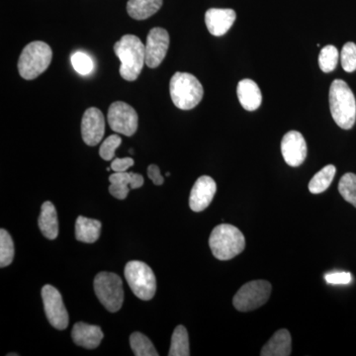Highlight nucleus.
<instances>
[{"instance_id": "nucleus-5", "label": "nucleus", "mask_w": 356, "mask_h": 356, "mask_svg": "<svg viewBox=\"0 0 356 356\" xmlns=\"http://www.w3.org/2000/svg\"><path fill=\"white\" fill-rule=\"evenodd\" d=\"M53 58V51L48 44L35 41L23 49L18 60V72L27 81H32L48 69Z\"/></svg>"}, {"instance_id": "nucleus-37", "label": "nucleus", "mask_w": 356, "mask_h": 356, "mask_svg": "<svg viewBox=\"0 0 356 356\" xmlns=\"http://www.w3.org/2000/svg\"><path fill=\"white\" fill-rule=\"evenodd\" d=\"M165 175H166V177H170V172H166V173H165Z\"/></svg>"}, {"instance_id": "nucleus-17", "label": "nucleus", "mask_w": 356, "mask_h": 356, "mask_svg": "<svg viewBox=\"0 0 356 356\" xmlns=\"http://www.w3.org/2000/svg\"><path fill=\"white\" fill-rule=\"evenodd\" d=\"M238 102L248 111L259 109L262 102V95L259 86L252 79H243L236 88Z\"/></svg>"}, {"instance_id": "nucleus-20", "label": "nucleus", "mask_w": 356, "mask_h": 356, "mask_svg": "<svg viewBox=\"0 0 356 356\" xmlns=\"http://www.w3.org/2000/svg\"><path fill=\"white\" fill-rule=\"evenodd\" d=\"M102 222L79 216L76 222V238L79 242L93 243L99 238Z\"/></svg>"}, {"instance_id": "nucleus-15", "label": "nucleus", "mask_w": 356, "mask_h": 356, "mask_svg": "<svg viewBox=\"0 0 356 356\" xmlns=\"http://www.w3.org/2000/svg\"><path fill=\"white\" fill-rule=\"evenodd\" d=\"M236 18V14L233 9L210 8L205 14V23L210 34L220 37L231 29Z\"/></svg>"}, {"instance_id": "nucleus-3", "label": "nucleus", "mask_w": 356, "mask_h": 356, "mask_svg": "<svg viewBox=\"0 0 356 356\" xmlns=\"http://www.w3.org/2000/svg\"><path fill=\"white\" fill-rule=\"evenodd\" d=\"M209 245L212 254L219 261H229L242 254L245 248V238L242 232L229 224L215 227L211 233Z\"/></svg>"}, {"instance_id": "nucleus-33", "label": "nucleus", "mask_w": 356, "mask_h": 356, "mask_svg": "<svg viewBox=\"0 0 356 356\" xmlns=\"http://www.w3.org/2000/svg\"><path fill=\"white\" fill-rule=\"evenodd\" d=\"M134 165V159L131 158L115 159L111 163V170L114 172H127L131 166Z\"/></svg>"}, {"instance_id": "nucleus-2", "label": "nucleus", "mask_w": 356, "mask_h": 356, "mask_svg": "<svg viewBox=\"0 0 356 356\" xmlns=\"http://www.w3.org/2000/svg\"><path fill=\"white\" fill-rule=\"evenodd\" d=\"M332 118L339 127L350 130L356 121V100L348 84L343 79L332 81L329 93Z\"/></svg>"}, {"instance_id": "nucleus-4", "label": "nucleus", "mask_w": 356, "mask_h": 356, "mask_svg": "<svg viewBox=\"0 0 356 356\" xmlns=\"http://www.w3.org/2000/svg\"><path fill=\"white\" fill-rule=\"evenodd\" d=\"M170 93L173 104L177 108L191 110L202 100L204 89L197 77L193 74L177 72L170 79Z\"/></svg>"}, {"instance_id": "nucleus-35", "label": "nucleus", "mask_w": 356, "mask_h": 356, "mask_svg": "<svg viewBox=\"0 0 356 356\" xmlns=\"http://www.w3.org/2000/svg\"><path fill=\"white\" fill-rule=\"evenodd\" d=\"M147 177L156 185H163L165 182V178L161 175L159 166L156 165H151L147 168Z\"/></svg>"}, {"instance_id": "nucleus-7", "label": "nucleus", "mask_w": 356, "mask_h": 356, "mask_svg": "<svg viewBox=\"0 0 356 356\" xmlns=\"http://www.w3.org/2000/svg\"><path fill=\"white\" fill-rule=\"evenodd\" d=\"M95 291L100 303L107 311L116 313L124 302L123 282L120 276L112 273H100L96 275Z\"/></svg>"}, {"instance_id": "nucleus-36", "label": "nucleus", "mask_w": 356, "mask_h": 356, "mask_svg": "<svg viewBox=\"0 0 356 356\" xmlns=\"http://www.w3.org/2000/svg\"><path fill=\"white\" fill-rule=\"evenodd\" d=\"M8 356H11V355H16V353H8V355H7Z\"/></svg>"}, {"instance_id": "nucleus-27", "label": "nucleus", "mask_w": 356, "mask_h": 356, "mask_svg": "<svg viewBox=\"0 0 356 356\" xmlns=\"http://www.w3.org/2000/svg\"><path fill=\"white\" fill-rule=\"evenodd\" d=\"M339 191L346 202L356 208V175L346 173L339 180Z\"/></svg>"}, {"instance_id": "nucleus-25", "label": "nucleus", "mask_w": 356, "mask_h": 356, "mask_svg": "<svg viewBox=\"0 0 356 356\" xmlns=\"http://www.w3.org/2000/svg\"><path fill=\"white\" fill-rule=\"evenodd\" d=\"M339 60V51L332 44H327L320 51L318 56V65L320 69L325 74L334 72L336 70L337 63Z\"/></svg>"}, {"instance_id": "nucleus-12", "label": "nucleus", "mask_w": 356, "mask_h": 356, "mask_svg": "<svg viewBox=\"0 0 356 356\" xmlns=\"http://www.w3.org/2000/svg\"><path fill=\"white\" fill-rule=\"evenodd\" d=\"M281 153L288 165L297 168L307 158V143L298 131H290L281 140Z\"/></svg>"}, {"instance_id": "nucleus-9", "label": "nucleus", "mask_w": 356, "mask_h": 356, "mask_svg": "<svg viewBox=\"0 0 356 356\" xmlns=\"http://www.w3.org/2000/svg\"><path fill=\"white\" fill-rule=\"evenodd\" d=\"M107 119L110 128L116 133L131 137L137 132L139 117L136 110L127 103H112L109 107Z\"/></svg>"}, {"instance_id": "nucleus-1", "label": "nucleus", "mask_w": 356, "mask_h": 356, "mask_svg": "<svg viewBox=\"0 0 356 356\" xmlns=\"http://www.w3.org/2000/svg\"><path fill=\"white\" fill-rule=\"evenodd\" d=\"M114 51L121 60L122 79L136 81L146 64V46L135 35H125L114 44Z\"/></svg>"}, {"instance_id": "nucleus-18", "label": "nucleus", "mask_w": 356, "mask_h": 356, "mask_svg": "<svg viewBox=\"0 0 356 356\" xmlns=\"http://www.w3.org/2000/svg\"><path fill=\"white\" fill-rule=\"evenodd\" d=\"M291 351V334L286 329H281L262 348L261 355L289 356Z\"/></svg>"}, {"instance_id": "nucleus-21", "label": "nucleus", "mask_w": 356, "mask_h": 356, "mask_svg": "<svg viewBox=\"0 0 356 356\" xmlns=\"http://www.w3.org/2000/svg\"><path fill=\"white\" fill-rule=\"evenodd\" d=\"M163 0H129L127 13L135 20H146L154 15L161 7Z\"/></svg>"}, {"instance_id": "nucleus-13", "label": "nucleus", "mask_w": 356, "mask_h": 356, "mask_svg": "<svg viewBox=\"0 0 356 356\" xmlns=\"http://www.w3.org/2000/svg\"><path fill=\"white\" fill-rule=\"evenodd\" d=\"M104 115L99 109L91 107L84 112L81 120V136L88 146L95 147L99 144L104 137Z\"/></svg>"}, {"instance_id": "nucleus-32", "label": "nucleus", "mask_w": 356, "mask_h": 356, "mask_svg": "<svg viewBox=\"0 0 356 356\" xmlns=\"http://www.w3.org/2000/svg\"><path fill=\"white\" fill-rule=\"evenodd\" d=\"M325 280L329 284H350L353 281V276L350 273H332L325 275Z\"/></svg>"}, {"instance_id": "nucleus-34", "label": "nucleus", "mask_w": 356, "mask_h": 356, "mask_svg": "<svg viewBox=\"0 0 356 356\" xmlns=\"http://www.w3.org/2000/svg\"><path fill=\"white\" fill-rule=\"evenodd\" d=\"M130 187L124 186V185L111 184L109 186V192L113 197L119 199V200H124L127 198Z\"/></svg>"}, {"instance_id": "nucleus-28", "label": "nucleus", "mask_w": 356, "mask_h": 356, "mask_svg": "<svg viewBox=\"0 0 356 356\" xmlns=\"http://www.w3.org/2000/svg\"><path fill=\"white\" fill-rule=\"evenodd\" d=\"M110 184L124 185L131 189H138L144 184V177L135 172H114L109 177Z\"/></svg>"}, {"instance_id": "nucleus-10", "label": "nucleus", "mask_w": 356, "mask_h": 356, "mask_svg": "<svg viewBox=\"0 0 356 356\" xmlns=\"http://www.w3.org/2000/svg\"><path fill=\"white\" fill-rule=\"evenodd\" d=\"M42 299L49 323L60 331L67 329L69 325V314L58 289L51 285H44L42 288Z\"/></svg>"}, {"instance_id": "nucleus-29", "label": "nucleus", "mask_w": 356, "mask_h": 356, "mask_svg": "<svg viewBox=\"0 0 356 356\" xmlns=\"http://www.w3.org/2000/svg\"><path fill=\"white\" fill-rule=\"evenodd\" d=\"M72 65L81 76H88L95 67L92 58L83 51H76L72 56Z\"/></svg>"}, {"instance_id": "nucleus-19", "label": "nucleus", "mask_w": 356, "mask_h": 356, "mask_svg": "<svg viewBox=\"0 0 356 356\" xmlns=\"http://www.w3.org/2000/svg\"><path fill=\"white\" fill-rule=\"evenodd\" d=\"M38 224L44 238H49V240L57 238L58 235L57 210L50 201H46L42 205Z\"/></svg>"}, {"instance_id": "nucleus-6", "label": "nucleus", "mask_w": 356, "mask_h": 356, "mask_svg": "<svg viewBox=\"0 0 356 356\" xmlns=\"http://www.w3.org/2000/svg\"><path fill=\"white\" fill-rule=\"evenodd\" d=\"M125 278L134 294L140 300L153 299L156 291L154 271L145 262L132 261L125 266Z\"/></svg>"}, {"instance_id": "nucleus-11", "label": "nucleus", "mask_w": 356, "mask_h": 356, "mask_svg": "<svg viewBox=\"0 0 356 356\" xmlns=\"http://www.w3.org/2000/svg\"><path fill=\"white\" fill-rule=\"evenodd\" d=\"M170 47V35L163 28H153L149 32L146 44V65L156 69L165 60Z\"/></svg>"}, {"instance_id": "nucleus-30", "label": "nucleus", "mask_w": 356, "mask_h": 356, "mask_svg": "<svg viewBox=\"0 0 356 356\" xmlns=\"http://www.w3.org/2000/svg\"><path fill=\"white\" fill-rule=\"evenodd\" d=\"M341 67L346 72L356 70V44L348 42L343 47L341 53Z\"/></svg>"}, {"instance_id": "nucleus-24", "label": "nucleus", "mask_w": 356, "mask_h": 356, "mask_svg": "<svg viewBox=\"0 0 356 356\" xmlns=\"http://www.w3.org/2000/svg\"><path fill=\"white\" fill-rule=\"evenodd\" d=\"M131 348L136 356H158L153 343L140 332H134L130 337Z\"/></svg>"}, {"instance_id": "nucleus-16", "label": "nucleus", "mask_w": 356, "mask_h": 356, "mask_svg": "<svg viewBox=\"0 0 356 356\" xmlns=\"http://www.w3.org/2000/svg\"><path fill=\"white\" fill-rule=\"evenodd\" d=\"M72 337L77 346L88 350H95L99 346L104 334L98 325L79 322L72 327Z\"/></svg>"}, {"instance_id": "nucleus-8", "label": "nucleus", "mask_w": 356, "mask_h": 356, "mask_svg": "<svg viewBox=\"0 0 356 356\" xmlns=\"http://www.w3.org/2000/svg\"><path fill=\"white\" fill-rule=\"evenodd\" d=\"M271 290L273 286L268 281H250L243 285L234 296V307L240 312H250L261 308L268 301Z\"/></svg>"}, {"instance_id": "nucleus-22", "label": "nucleus", "mask_w": 356, "mask_h": 356, "mask_svg": "<svg viewBox=\"0 0 356 356\" xmlns=\"http://www.w3.org/2000/svg\"><path fill=\"white\" fill-rule=\"evenodd\" d=\"M336 172V166L332 165L325 166L312 178L310 184H309V191L313 194L323 193L332 184Z\"/></svg>"}, {"instance_id": "nucleus-14", "label": "nucleus", "mask_w": 356, "mask_h": 356, "mask_svg": "<svg viewBox=\"0 0 356 356\" xmlns=\"http://www.w3.org/2000/svg\"><path fill=\"white\" fill-rule=\"evenodd\" d=\"M217 191V184L212 177L203 175L196 180L189 197V206L194 212H202L212 202Z\"/></svg>"}, {"instance_id": "nucleus-23", "label": "nucleus", "mask_w": 356, "mask_h": 356, "mask_svg": "<svg viewBox=\"0 0 356 356\" xmlns=\"http://www.w3.org/2000/svg\"><path fill=\"white\" fill-rule=\"evenodd\" d=\"M170 356H189V339L188 332L184 325H177L173 332L172 337V346H170Z\"/></svg>"}, {"instance_id": "nucleus-31", "label": "nucleus", "mask_w": 356, "mask_h": 356, "mask_svg": "<svg viewBox=\"0 0 356 356\" xmlns=\"http://www.w3.org/2000/svg\"><path fill=\"white\" fill-rule=\"evenodd\" d=\"M122 143L121 137L118 135H111L102 143L99 154L104 161H112L115 158V152Z\"/></svg>"}, {"instance_id": "nucleus-26", "label": "nucleus", "mask_w": 356, "mask_h": 356, "mask_svg": "<svg viewBox=\"0 0 356 356\" xmlns=\"http://www.w3.org/2000/svg\"><path fill=\"white\" fill-rule=\"evenodd\" d=\"M14 259V243L13 238L6 229H0V267H6L13 264Z\"/></svg>"}]
</instances>
